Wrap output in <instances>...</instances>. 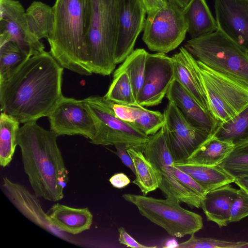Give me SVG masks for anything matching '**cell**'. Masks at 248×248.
Returning <instances> with one entry per match:
<instances>
[{
  "instance_id": "7a4b0ae2",
  "label": "cell",
  "mask_w": 248,
  "mask_h": 248,
  "mask_svg": "<svg viewBox=\"0 0 248 248\" xmlns=\"http://www.w3.org/2000/svg\"><path fill=\"white\" fill-rule=\"evenodd\" d=\"M58 137L36 121L24 124L17 135L24 172L34 194L51 202L63 199L69 181L68 171L57 144Z\"/></svg>"
},
{
  "instance_id": "f35d334b",
  "label": "cell",
  "mask_w": 248,
  "mask_h": 248,
  "mask_svg": "<svg viewBox=\"0 0 248 248\" xmlns=\"http://www.w3.org/2000/svg\"><path fill=\"white\" fill-rule=\"evenodd\" d=\"M109 181L113 187L117 188H124L130 183L129 178L124 173L114 174Z\"/></svg>"
},
{
  "instance_id": "8d00e7d4",
  "label": "cell",
  "mask_w": 248,
  "mask_h": 248,
  "mask_svg": "<svg viewBox=\"0 0 248 248\" xmlns=\"http://www.w3.org/2000/svg\"><path fill=\"white\" fill-rule=\"evenodd\" d=\"M116 148L115 154L120 158L123 163L128 167L135 175L136 170L133 160L127 152L129 147L124 144H117L114 145Z\"/></svg>"
},
{
  "instance_id": "d4e9b609",
  "label": "cell",
  "mask_w": 248,
  "mask_h": 248,
  "mask_svg": "<svg viewBox=\"0 0 248 248\" xmlns=\"http://www.w3.org/2000/svg\"><path fill=\"white\" fill-rule=\"evenodd\" d=\"M135 165L136 178L132 183L146 195L159 188L161 182L159 171L145 157L142 151L133 148L127 149Z\"/></svg>"
},
{
  "instance_id": "ffe728a7",
  "label": "cell",
  "mask_w": 248,
  "mask_h": 248,
  "mask_svg": "<svg viewBox=\"0 0 248 248\" xmlns=\"http://www.w3.org/2000/svg\"><path fill=\"white\" fill-rule=\"evenodd\" d=\"M53 225L60 231L78 234L89 230L93 216L88 208H74L56 203L46 212Z\"/></svg>"
},
{
  "instance_id": "9c48e42d",
  "label": "cell",
  "mask_w": 248,
  "mask_h": 248,
  "mask_svg": "<svg viewBox=\"0 0 248 248\" xmlns=\"http://www.w3.org/2000/svg\"><path fill=\"white\" fill-rule=\"evenodd\" d=\"M187 31L183 10L168 0L163 8L147 15L142 40L150 50L165 54L182 43Z\"/></svg>"
},
{
  "instance_id": "6da1fadb",
  "label": "cell",
  "mask_w": 248,
  "mask_h": 248,
  "mask_svg": "<svg viewBox=\"0 0 248 248\" xmlns=\"http://www.w3.org/2000/svg\"><path fill=\"white\" fill-rule=\"evenodd\" d=\"M63 68L46 51L26 59L0 78L1 111L22 124L47 117L63 96Z\"/></svg>"
},
{
  "instance_id": "ab89813d",
  "label": "cell",
  "mask_w": 248,
  "mask_h": 248,
  "mask_svg": "<svg viewBox=\"0 0 248 248\" xmlns=\"http://www.w3.org/2000/svg\"><path fill=\"white\" fill-rule=\"evenodd\" d=\"M168 0H142L147 15L153 14L163 8Z\"/></svg>"
},
{
  "instance_id": "52a82bcc",
  "label": "cell",
  "mask_w": 248,
  "mask_h": 248,
  "mask_svg": "<svg viewBox=\"0 0 248 248\" xmlns=\"http://www.w3.org/2000/svg\"><path fill=\"white\" fill-rule=\"evenodd\" d=\"M197 62L209 110L218 122L231 119L248 107V83Z\"/></svg>"
},
{
  "instance_id": "603a6c76",
  "label": "cell",
  "mask_w": 248,
  "mask_h": 248,
  "mask_svg": "<svg viewBox=\"0 0 248 248\" xmlns=\"http://www.w3.org/2000/svg\"><path fill=\"white\" fill-rule=\"evenodd\" d=\"M187 31L192 39L211 33L218 29L216 18L205 0H191L183 9Z\"/></svg>"
},
{
  "instance_id": "d6a6232c",
  "label": "cell",
  "mask_w": 248,
  "mask_h": 248,
  "mask_svg": "<svg viewBox=\"0 0 248 248\" xmlns=\"http://www.w3.org/2000/svg\"><path fill=\"white\" fill-rule=\"evenodd\" d=\"M27 58L13 42H8L0 46V78L9 74Z\"/></svg>"
},
{
  "instance_id": "277c9868",
  "label": "cell",
  "mask_w": 248,
  "mask_h": 248,
  "mask_svg": "<svg viewBox=\"0 0 248 248\" xmlns=\"http://www.w3.org/2000/svg\"><path fill=\"white\" fill-rule=\"evenodd\" d=\"M89 66L92 73L109 75L117 63L119 0H90Z\"/></svg>"
},
{
  "instance_id": "7bdbcfd3",
  "label": "cell",
  "mask_w": 248,
  "mask_h": 248,
  "mask_svg": "<svg viewBox=\"0 0 248 248\" xmlns=\"http://www.w3.org/2000/svg\"><path fill=\"white\" fill-rule=\"evenodd\" d=\"M172 244L175 245L176 246V248H177L178 244L174 240H170V241H169L166 245H167V246L165 247H174L173 245H172Z\"/></svg>"
},
{
  "instance_id": "836d02e7",
  "label": "cell",
  "mask_w": 248,
  "mask_h": 248,
  "mask_svg": "<svg viewBox=\"0 0 248 248\" xmlns=\"http://www.w3.org/2000/svg\"><path fill=\"white\" fill-rule=\"evenodd\" d=\"M186 241L178 244V248H246L248 242L230 241L213 238L197 237L195 233Z\"/></svg>"
},
{
  "instance_id": "3957f363",
  "label": "cell",
  "mask_w": 248,
  "mask_h": 248,
  "mask_svg": "<svg viewBox=\"0 0 248 248\" xmlns=\"http://www.w3.org/2000/svg\"><path fill=\"white\" fill-rule=\"evenodd\" d=\"M53 8V28L47 39L50 53L63 68L92 75L88 49L90 0H56Z\"/></svg>"
},
{
  "instance_id": "b9f144b4",
  "label": "cell",
  "mask_w": 248,
  "mask_h": 248,
  "mask_svg": "<svg viewBox=\"0 0 248 248\" xmlns=\"http://www.w3.org/2000/svg\"><path fill=\"white\" fill-rule=\"evenodd\" d=\"M183 10L188 4L191 0H172Z\"/></svg>"
},
{
  "instance_id": "f546056e",
  "label": "cell",
  "mask_w": 248,
  "mask_h": 248,
  "mask_svg": "<svg viewBox=\"0 0 248 248\" xmlns=\"http://www.w3.org/2000/svg\"><path fill=\"white\" fill-rule=\"evenodd\" d=\"M148 54L143 48L133 50L113 74V76L122 72L127 74L136 100L143 84Z\"/></svg>"
},
{
  "instance_id": "60d3db41",
  "label": "cell",
  "mask_w": 248,
  "mask_h": 248,
  "mask_svg": "<svg viewBox=\"0 0 248 248\" xmlns=\"http://www.w3.org/2000/svg\"><path fill=\"white\" fill-rule=\"evenodd\" d=\"M235 183L240 188L248 193V176L239 178L235 180Z\"/></svg>"
},
{
  "instance_id": "44dd1931",
  "label": "cell",
  "mask_w": 248,
  "mask_h": 248,
  "mask_svg": "<svg viewBox=\"0 0 248 248\" xmlns=\"http://www.w3.org/2000/svg\"><path fill=\"white\" fill-rule=\"evenodd\" d=\"M237 190L230 184L207 192L201 205L207 219L220 228L229 224L231 206Z\"/></svg>"
},
{
  "instance_id": "cb8c5ba5",
  "label": "cell",
  "mask_w": 248,
  "mask_h": 248,
  "mask_svg": "<svg viewBox=\"0 0 248 248\" xmlns=\"http://www.w3.org/2000/svg\"><path fill=\"white\" fill-rule=\"evenodd\" d=\"M173 165L190 175L206 192L235 181L219 166L198 165L185 161L174 162Z\"/></svg>"
},
{
  "instance_id": "484cf974",
  "label": "cell",
  "mask_w": 248,
  "mask_h": 248,
  "mask_svg": "<svg viewBox=\"0 0 248 248\" xmlns=\"http://www.w3.org/2000/svg\"><path fill=\"white\" fill-rule=\"evenodd\" d=\"M234 147L233 144L212 136L185 161L194 164L217 166L225 159Z\"/></svg>"
},
{
  "instance_id": "5bb4252c",
  "label": "cell",
  "mask_w": 248,
  "mask_h": 248,
  "mask_svg": "<svg viewBox=\"0 0 248 248\" xmlns=\"http://www.w3.org/2000/svg\"><path fill=\"white\" fill-rule=\"evenodd\" d=\"M174 80L171 57L165 53H148L143 82L137 101L140 106H156L162 102Z\"/></svg>"
},
{
  "instance_id": "e575fe53",
  "label": "cell",
  "mask_w": 248,
  "mask_h": 248,
  "mask_svg": "<svg viewBox=\"0 0 248 248\" xmlns=\"http://www.w3.org/2000/svg\"><path fill=\"white\" fill-rule=\"evenodd\" d=\"M248 216V193L240 188L231 204L229 222H237Z\"/></svg>"
},
{
  "instance_id": "4316f807",
  "label": "cell",
  "mask_w": 248,
  "mask_h": 248,
  "mask_svg": "<svg viewBox=\"0 0 248 248\" xmlns=\"http://www.w3.org/2000/svg\"><path fill=\"white\" fill-rule=\"evenodd\" d=\"M25 16L31 31L37 38L40 40L49 37L54 22L53 7L34 1L26 11Z\"/></svg>"
},
{
  "instance_id": "8fae6325",
  "label": "cell",
  "mask_w": 248,
  "mask_h": 248,
  "mask_svg": "<svg viewBox=\"0 0 248 248\" xmlns=\"http://www.w3.org/2000/svg\"><path fill=\"white\" fill-rule=\"evenodd\" d=\"M25 12L18 0H0V46L13 42L29 58L45 51V46L31 31Z\"/></svg>"
},
{
  "instance_id": "4dcf8cb0",
  "label": "cell",
  "mask_w": 248,
  "mask_h": 248,
  "mask_svg": "<svg viewBox=\"0 0 248 248\" xmlns=\"http://www.w3.org/2000/svg\"><path fill=\"white\" fill-rule=\"evenodd\" d=\"M104 96L118 105L140 106L134 95L129 77L125 72L113 76V81Z\"/></svg>"
},
{
  "instance_id": "ba28073f",
  "label": "cell",
  "mask_w": 248,
  "mask_h": 248,
  "mask_svg": "<svg viewBox=\"0 0 248 248\" xmlns=\"http://www.w3.org/2000/svg\"><path fill=\"white\" fill-rule=\"evenodd\" d=\"M93 120L95 133L90 142L95 145L124 144L143 152L149 136L115 114L113 102L105 96H91L83 99Z\"/></svg>"
},
{
  "instance_id": "ac0fdd59",
  "label": "cell",
  "mask_w": 248,
  "mask_h": 248,
  "mask_svg": "<svg viewBox=\"0 0 248 248\" xmlns=\"http://www.w3.org/2000/svg\"><path fill=\"white\" fill-rule=\"evenodd\" d=\"M174 80L179 82L205 111L209 106L197 60L184 47L171 57Z\"/></svg>"
},
{
  "instance_id": "74e56055",
  "label": "cell",
  "mask_w": 248,
  "mask_h": 248,
  "mask_svg": "<svg viewBox=\"0 0 248 248\" xmlns=\"http://www.w3.org/2000/svg\"><path fill=\"white\" fill-rule=\"evenodd\" d=\"M118 232L119 233V242L128 247L132 248H150L155 247H148L139 243L129 235L123 227H120L118 229Z\"/></svg>"
},
{
  "instance_id": "2e32d148",
  "label": "cell",
  "mask_w": 248,
  "mask_h": 248,
  "mask_svg": "<svg viewBox=\"0 0 248 248\" xmlns=\"http://www.w3.org/2000/svg\"><path fill=\"white\" fill-rule=\"evenodd\" d=\"M218 29L248 52V0H215Z\"/></svg>"
},
{
  "instance_id": "30bf717a",
  "label": "cell",
  "mask_w": 248,
  "mask_h": 248,
  "mask_svg": "<svg viewBox=\"0 0 248 248\" xmlns=\"http://www.w3.org/2000/svg\"><path fill=\"white\" fill-rule=\"evenodd\" d=\"M143 153L159 171L161 182L159 188L166 198L176 199L190 207H201L202 199L178 181L170 171L174 159L165 124L155 134L149 136Z\"/></svg>"
},
{
  "instance_id": "f1b7e54d",
  "label": "cell",
  "mask_w": 248,
  "mask_h": 248,
  "mask_svg": "<svg viewBox=\"0 0 248 248\" xmlns=\"http://www.w3.org/2000/svg\"><path fill=\"white\" fill-rule=\"evenodd\" d=\"M20 123L12 116L1 112L0 115V165L4 168L12 160L17 145Z\"/></svg>"
},
{
  "instance_id": "4fadbf2b",
  "label": "cell",
  "mask_w": 248,
  "mask_h": 248,
  "mask_svg": "<svg viewBox=\"0 0 248 248\" xmlns=\"http://www.w3.org/2000/svg\"><path fill=\"white\" fill-rule=\"evenodd\" d=\"M47 117L50 130L58 136L80 135L91 140L95 135L93 120L83 100L63 96Z\"/></svg>"
},
{
  "instance_id": "83f0119b",
  "label": "cell",
  "mask_w": 248,
  "mask_h": 248,
  "mask_svg": "<svg viewBox=\"0 0 248 248\" xmlns=\"http://www.w3.org/2000/svg\"><path fill=\"white\" fill-rule=\"evenodd\" d=\"M234 146L248 141V107L231 119L220 123L212 135Z\"/></svg>"
},
{
  "instance_id": "5b68a950",
  "label": "cell",
  "mask_w": 248,
  "mask_h": 248,
  "mask_svg": "<svg viewBox=\"0 0 248 248\" xmlns=\"http://www.w3.org/2000/svg\"><path fill=\"white\" fill-rule=\"evenodd\" d=\"M184 47L209 68L248 83V52L219 29L190 39Z\"/></svg>"
},
{
  "instance_id": "7c38bea8",
  "label": "cell",
  "mask_w": 248,
  "mask_h": 248,
  "mask_svg": "<svg viewBox=\"0 0 248 248\" xmlns=\"http://www.w3.org/2000/svg\"><path fill=\"white\" fill-rule=\"evenodd\" d=\"M165 125L174 162L186 161L212 135L188 122L175 104L169 101L164 111Z\"/></svg>"
},
{
  "instance_id": "9a60e30c",
  "label": "cell",
  "mask_w": 248,
  "mask_h": 248,
  "mask_svg": "<svg viewBox=\"0 0 248 248\" xmlns=\"http://www.w3.org/2000/svg\"><path fill=\"white\" fill-rule=\"evenodd\" d=\"M146 11L142 0H119L118 33L115 54L117 64L134 50L136 40L144 29Z\"/></svg>"
},
{
  "instance_id": "d6986e66",
  "label": "cell",
  "mask_w": 248,
  "mask_h": 248,
  "mask_svg": "<svg viewBox=\"0 0 248 248\" xmlns=\"http://www.w3.org/2000/svg\"><path fill=\"white\" fill-rule=\"evenodd\" d=\"M191 124L212 135L220 124L210 111L204 110L193 96L177 81L174 80L166 95Z\"/></svg>"
},
{
  "instance_id": "7402d4cb",
  "label": "cell",
  "mask_w": 248,
  "mask_h": 248,
  "mask_svg": "<svg viewBox=\"0 0 248 248\" xmlns=\"http://www.w3.org/2000/svg\"><path fill=\"white\" fill-rule=\"evenodd\" d=\"M116 115L147 136L155 134L165 124L164 113L142 106H127L113 103Z\"/></svg>"
},
{
  "instance_id": "e0dca14e",
  "label": "cell",
  "mask_w": 248,
  "mask_h": 248,
  "mask_svg": "<svg viewBox=\"0 0 248 248\" xmlns=\"http://www.w3.org/2000/svg\"><path fill=\"white\" fill-rule=\"evenodd\" d=\"M2 190L13 205L26 218L42 229L64 240L67 237L63 232L55 227L43 209L38 197L32 194L23 185L3 178Z\"/></svg>"
},
{
  "instance_id": "d590c367",
  "label": "cell",
  "mask_w": 248,
  "mask_h": 248,
  "mask_svg": "<svg viewBox=\"0 0 248 248\" xmlns=\"http://www.w3.org/2000/svg\"><path fill=\"white\" fill-rule=\"evenodd\" d=\"M170 171L177 181L186 188L202 199L204 198L207 192L190 175L176 167L173 164L170 167Z\"/></svg>"
},
{
  "instance_id": "1f68e13d",
  "label": "cell",
  "mask_w": 248,
  "mask_h": 248,
  "mask_svg": "<svg viewBox=\"0 0 248 248\" xmlns=\"http://www.w3.org/2000/svg\"><path fill=\"white\" fill-rule=\"evenodd\" d=\"M218 166L235 180L248 176V141L235 146Z\"/></svg>"
},
{
  "instance_id": "8992f818",
  "label": "cell",
  "mask_w": 248,
  "mask_h": 248,
  "mask_svg": "<svg viewBox=\"0 0 248 248\" xmlns=\"http://www.w3.org/2000/svg\"><path fill=\"white\" fill-rule=\"evenodd\" d=\"M122 197L135 205L140 215L172 236L191 235L203 227L202 217L183 208L176 199H158L135 194H124Z\"/></svg>"
}]
</instances>
